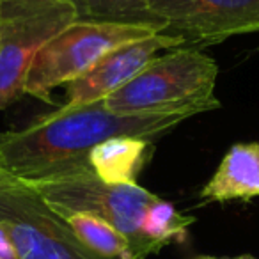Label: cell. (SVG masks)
<instances>
[{
	"label": "cell",
	"instance_id": "obj_1",
	"mask_svg": "<svg viewBox=\"0 0 259 259\" xmlns=\"http://www.w3.org/2000/svg\"><path fill=\"white\" fill-rule=\"evenodd\" d=\"M188 114L121 115L105 107V100L41 115L22 130L0 134V165L22 180L48 176L89 165V155L112 137L156 139L169 134Z\"/></svg>",
	"mask_w": 259,
	"mask_h": 259
},
{
	"label": "cell",
	"instance_id": "obj_2",
	"mask_svg": "<svg viewBox=\"0 0 259 259\" xmlns=\"http://www.w3.org/2000/svg\"><path fill=\"white\" fill-rule=\"evenodd\" d=\"M219 66L197 48H174L155 57L126 85L105 98V107L121 115L188 114L220 108L215 98Z\"/></svg>",
	"mask_w": 259,
	"mask_h": 259
},
{
	"label": "cell",
	"instance_id": "obj_3",
	"mask_svg": "<svg viewBox=\"0 0 259 259\" xmlns=\"http://www.w3.org/2000/svg\"><path fill=\"white\" fill-rule=\"evenodd\" d=\"M23 181L55 211L87 213L110 222L130 240L135 259L158 254L141 231L146 209L158 195L141 185L105 183L89 165Z\"/></svg>",
	"mask_w": 259,
	"mask_h": 259
},
{
	"label": "cell",
	"instance_id": "obj_4",
	"mask_svg": "<svg viewBox=\"0 0 259 259\" xmlns=\"http://www.w3.org/2000/svg\"><path fill=\"white\" fill-rule=\"evenodd\" d=\"M163 32L153 23L78 20L36 55L25 78V94L52 103V93L85 75L112 50Z\"/></svg>",
	"mask_w": 259,
	"mask_h": 259
},
{
	"label": "cell",
	"instance_id": "obj_5",
	"mask_svg": "<svg viewBox=\"0 0 259 259\" xmlns=\"http://www.w3.org/2000/svg\"><path fill=\"white\" fill-rule=\"evenodd\" d=\"M78 20L71 0L0 2V112L25 94L27 73L45 45Z\"/></svg>",
	"mask_w": 259,
	"mask_h": 259
},
{
	"label": "cell",
	"instance_id": "obj_6",
	"mask_svg": "<svg viewBox=\"0 0 259 259\" xmlns=\"http://www.w3.org/2000/svg\"><path fill=\"white\" fill-rule=\"evenodd\" d=\"M0 224L22 259H107L94 254L22 180L0 165Z\"/></svg>",
	"mask_w": 259,
	"mask_h": 259
},
{
	"label": "cell",
	"instance_id": "obj_7",
	"mask_svg": "<svg viewBox=\"0 0 259 259\" xmlns=\"http://www.w3.org/2000/svg\"><path fill=\"white\" fill-rule=\"evenodd\" d=\"M148 13L163 32L194 45L259 32V0H149Z\"/></svg>",
	"mask_w": 259,
	"mask_h": 259
},
{
	"label": "cell",
	"instance_id": "obj_8",
	"mask_svg": "<svg viewBox=\"0 0 259 259\" xmlns=\"http://www.w3.org/2000/svg\"><path fill=\"white\" fill-rule=\"evenodd\" d=\"M187 43L178 34L160 32L134 43L122 45L105 55L85 75L66 85V101L61 108H75L105 100L137 76L162 50H174Z\"/></svg>",
	"mask_w": 259,
	"mask_h": 259
},
{
	"label": "cell",
	"instance_id": "obj_9",
	"mask_svg": "<svg viewBox=\"0 0 259 259\" xmlns=\"http://www.w3.org/2000/svg\"><path fill=\"white\" fill-rule=\"evenodd\" d=\"M202 201L227 202L259 197V142H240L227 149L209 181Z\"/></svg>",
	"mask_w": 259,
	"mask_h": 259
},
{
	"label": "cell",
	"instance_id": "obj_10",
	"mask_svg": "<svg viewBox=\"0 0 259 259\" xmlns=\"http://www.w3.org/2000/svg\"><path fill=\"white\" fill-rule=\"evenodd\" d=\"M155 153L153 139L121 135L98 144L89 155V167L100 180L112 185H137Z\"/></svg>",
	"mask_w": 259,
	"mask_h": 259
},
{
	"label": "cell",
	"instance_id": "obj_11",
	"mask_svg": "<svg viewBox=\"0 0 259 259\" xmlns=\"http://www.w3.org/2000/svg\"><path fill=\"white\" fill-rule=\"evenodd\" d=\"M55 213L68 224L75 236L94 254L107 259H135L130 240L110 222L100 217L87 215V213Z\"/></svg>",
	"mask_w": 259,
	"mask_h": 259
},
{
	"label": "cell",
	"instance_id": "obj_12",
	"mask_svg": "<svg viewBox=\"0 0 259 259\" xmlns=\"http://www.w3.org/2000/svg\"><path fill=\"white\" fill-rule=\"evenodd\" d=\"M194 222V217L183 215L170 202L158 197L146 209L144 219H142L141 224V231L146 240L160 252L163 247H167L172 241L187 240L188 227Z\"/></svg>",
	"mask_w": 259,
	"mask_h": 259
},
{
	"label": "cell",
	"instance_id": "obj_13",
	"mask_svg": "<svg viewBox=\"0 0 259 259\" xmlns=\"http://www.w3.org/2000/svg\"><path fill=\"white\" fill-rule=\"evenodd\" d=\"M148 4L149 0H78V11L80 20L153 23V25L163 27L148 13Z\"/></svg>",
	"mask_w": 259,
	"mask_h": 259
},
{
	"label": "cell",
	"instance_id": "obj_14",
	"mask_svg": "<svg viewBox=\"0 0 259 259\" xmlns=\"http://www.w3.org/2000/svg\"><path fill=\"white\" fill-rule=\"evenodd\" d=\"M0 259H22L4 224H0Z\"/></svg>",
	"mask_w": 259,
	"mask_h": 259
},
{
	"label": "cell",
	"instance_id": "obj_15",
	"mask_svg": "<svg viewBox=\"0 0 259 259\" xmlns=\"http://www.w3.org/2000/svg\"><path fill=\"white\" fill-rule=\"evenodd\" d=\"M194 259H255L254 255L250 254H241V255H231V257H215V255H199V257Z\"/></svg>",
	"mask_w": 259,
	"mask_h": 259
},
{
	"label": "cell",
	"instance_id": "obj_16",
	"mask_svg": "<svg viewBox=\"0 0 259 259\" xmlns=\"http://www.w3.org/2000/svg\"><path fill=\"white\" fill-rule=\"evenodd\" d=\"M0 2H11V0H0ZM71 2H75V4L78 6V0H71Z\"/></svg>",
	"mask_w": 259,
	"mask_h": 259
}]
</instances>
